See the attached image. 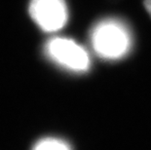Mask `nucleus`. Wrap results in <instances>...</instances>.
I'll return each instance as SVG.
<instances>
[{"label": "nucleus", "mask_w": 151, "mask_h": 150, "mask_svg": "<svg viewBox=\"0 0 151 150\" xmlns=\"http://www.w3.org/2000/svg\"><path fill=\"white\" fill-rule=\"evenodd\" d=\"M46 52L55 62L72 71L83 72L90 66V58L86 50L68 38L51 39L46 45Z\"/></svg>", "instance_id": "nucleus-2"}, {"label": "nucleus", "mask_w": 151, "mask_h": 150, "mask_svg": "<svg viewBox=\"0 0 151 150\" xmlns=\"http://www.w3.org/2000/svg\"><path fill=\"white\" fill-rule=\"evenodd\" d=\"M32 150H71V147L66 141L60 139L46 138L37 141Z\"/></svg>", "instance_id": "nucleus-4"}, {"label": "nucleus", "mask_w": 151, "mask_h": 150, "mask_svg": "<svg viewBox=\"0 0 151 150\" xmlns=\"http://www.w3.org/2000/svg\"><path fill=\"white\" fill-rule=\"evenodd\" d=\"M144 5H145L146 10L151 15V0H144Z\"/></svg>", "instance_id": "nucleus-5"}, {"label": "nucleus", "mask_w": 151, "mask_h": 150, "mask_svg": "<svg viewBox=\"0 0 151 150\" xmlns=\"http://www.w3.org/2000/svg\"><path fill=\"white\" fill-rule=\"evenodd\" d=\"M29 14L41 29L48 32L60 29L67 21L65 0H30Z\"/></svg>", "instance_id": "nucleus-3"}, {"label": "nucleus", "mask_w": 151, "mask_h": 150, "mask_svg": "<svg viewBox=\"0 0 151 150\" xmlns=\"http://www.w3.org/2000/svg\"><path fill=\"white\" fill-rule=\"evenodd\" d=\"M92 45L99 57L107 60L122 58L131 48L129 31L114 20L101 22L92 31Z\"/></svg>", "instance_id": "nucleus-1"}]
</instances>
